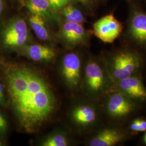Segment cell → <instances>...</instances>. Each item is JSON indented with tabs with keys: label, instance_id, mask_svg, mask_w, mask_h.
<instances>
[{
	"label": "cell",
	"instance_id": "6da1fadb",
	"mask_svg": "<svg viewBox=\"0 0 146 146\" xmlns=\"http://www.w3.org/2000/svg\"><path fill=\"white\" fill-rule=\"evenodd\" d=\"M8 92L20 123L28 133L47 121L55 107V98L46 81L30 68L21 67L8 73Z\"/></svg>",
	"mask_w": 146,
	"mask_h": 146
},
{
	"label": "cell",
	"instance_id": "7a4b0ae2",
	"mask_svg": "<svg viewBox=\"0 0 146 146\" xmlns=\"http://www.w3.org/2000/svg\"><path fill=\"white\" fill-rule=\"evenodd\" d=\"M94 34L102 42L113 43L122 31V25L113 14L104 16L93 26Z\"/></svg>",
	"mask_w": 146,
	"mask_h": 146
},
{
	"label": "cell",
	"instance_id": "3957f363",
	"mask_svg": "<svg viewBox=\"0 0 146 146\" xmlns=\"http://www.w3.org/2000/svg\"><path fill=\"white\" fill-rule=\"evenodd\" d=\"M139 67V61L133 54L123 52L117 55L113 62V72L119 80L132 76Z\"/></svg>",
	"mask_w": 146,
	"mask_h": 146
},
{
	"label": "cell",
	"instance_id": "277c9868",
	"mask_svg": "<svg viewBox=\"0 0 146 146\" xmlns=\"http://www.w3.org/2000/svg\"><path fill=\"white\" fill-rule=\"evenodd\" d=\"M28 29L26 22L18 19L13 22L6 28L3 34V40L6 46L20 47L26 42Z\"/></svg>",
	"mask_w": 146,
	"mask_h": 146
},
{
	"label": "cell",
	"instance_id": "5b68a950",
	"mask_svg": "<svg viewBox=\"0 0 146 146\" xmlns=\"http://www.w3.org/2000/svg\"><path fill=\"white\" fill-rule=\"evenodd\" d=\"M81 62L78 56L74 53L65 55L63 60V76L70 86L78 84L80 78Z\"/></svg>",
	"mask_w": 146,
	"mask_h": 146
},
{
	"label": "cell",
	"instance_id": "8992f818",
	"mask_svg": "<svg viewBox=\"0 0 146 146\" xmlns=\"http://www.w3.org/2000/svg\"><path fill=\"white\" fill-rule=\"evenodd\" d=\"M133 110V104L127 96L122 93H115L109 99L108 110L115 117H121L128 114Z\"/></svg>",
	"mask_w": 146,
	"mask_h": 146
},
{
	"label": "cell",
	"instance_id": "52a82bcc",
	"mask_svg": "<svg viewBox=\"0 0 146 146\" xmlns=\"http://www.w3.org/2000/svg\"><path fill=\"white\" fill-rule=\"evenodd\" d=\"M120 88L127 96L136 99L146 98V89L140 80L136 77L131 76L120 80Z\"/></svg>",
	"mask_w": 146,
	"mask_h": 146
},
{
	"label": "cell",
	"instance_id": "ba28073f",
	"mask_svg": "<svg viewBox=\"0 0 146 146\" xmlns=\"http://www.w3.org/2000/svg\"><path fill=\"white\" fill-rule=\"evenodd\" d=\"M86 78L89 88L93 92L99 91L104 84L102 70L96 63H88L86 68Z\"/></svg>",
	"mask_w": 146,
	"mask_h": 146
},
{
	"label": "cell",
	"instance_id": "9c48e42d",
	"mask_svg": "<svg viewBox=\"0 0 146 146\" xmlns=\"http://www.w3.org/2000/svg\"><path fill=\"white\" fill-rule=\"evenodd\" d=\"M123 135L113 129H105L90 142L91 146H114L122 140Z\"/></svg>",
	"mask_w": 146,
	"mask_h": 146
},
{
	"label": "cell",
	"instance_id": "30bf717a",
	"mask_svg": "<svg viewBox=\"0 0 146 146\" xmlns=\"http://www.w3.org/2000/svg\"><path fill=\"white\" fill-rule=\"evenodd\" d=\"M26 52L28 58L37 62L49 61L55 56L52 48L40 44H33L27 47Z\"/></svg>",
	"mask_w": 146,
	"mask_h": 146
},
{
	"label": "cell",
	"instance_id": "8fae6325",
	"mask_svg": "<svg viewBox=\"0 0 146 146\" xmlns=\"http://www.w3.org/2000/svg\"><path fill=\"white\" fill-rule=\"evenodd\" d=\"M130 31L136 41L146 42V14L137 13L134 15L131 20Z\"/></svg>",
	"mask_w": 146,
	"mask_h": 146
},
{
	"label": "cell",
	"instance_id": "7c38bea8",
	"mask_svg": "<svg viewBox=\"0 0 146 146\" xmlns=\"http://www.w3.org/2000/svg\"><path fill=\"white\" fill-rule=\"evenodd\" d=\"M62 35L68 42L75 44L83 40L85 31L81 23L67 21L63 26Z\"/></svg>",
	"mask_w": 146,
	"mask_h": 146
},
{
	"label": "cell",
	"instance_id": "4fadbf2b",
	"mask_svg": "<svg viewBox=\"0 0 146 146\" xmlns=\"http://www.w3.org/2000/svg\"><path fill=\"white\" fill-rule=\"evenodd\" d=\"M73 116L75 121L80 125H88L96 119L94 109L88 106H79L74 110Z\"/></svg>",
	"mask_w": 146,
	"mask_h": 146
},
{
	"label": "cell",
	"instance_id": "5bb4252c",
	"mask_svg": "<svg viewBox=\"0 0 146 146\" xmlns=\"http://www.w3.org/2000/svg\"><path fill=\"white\" fill-rule=\"evenodd\" d=\"M29 22L33 30L40 40L46 41L48 39L49 33L42 16L32 14L29 19Z\"/></svg>",
	"mask_w": 146,
	"mask_h": 146
},
{
	"label": "cell",
	"instance_id": "9a60e30c",
	"mask_svg": "<svg viewBox=\"0 0 146 146\" xmlns=\"http://www.w3.org/2000/svg\"><path fill=\"white\" fill-rule=\"evenodd\" d=\"M27 7L32 14L47 15L50 8L48 0H27Z\"/></svg>",
	"mask_w": 146,
	"mask_h": 146
},
{
	"label": "cell",
	"instance_id": "2e32d148",
	"mask_svg": "<svg viewBox=\"0 0 146 146\" xmlns=\"http://www.w3.org/2000/svg\"><path fill=\"white\" fill-rule=\"evenodd\" d=\"M62 14L68 22L81 23L84 21V17L81 11L73 5L64 7Z\"/></svg>",
	"mask_w": 146,
	"mask_h": 146
},
{
	"label": "cell",
	"instance_id": "e0dca14e",
	"mask_svg": "<svg viewBox=\"0 0 146 146\" xmlns=\"http://www.w3.org/2000/svg\"><path fill=\"white\" fill-rule=\"evenodd\" d=\"M43 146H66L68 141L66 138L61 134H56L47 138L42 143Z\"/></svg>",
	"mask_w": 146,
	"mask_h": 146
},
{
	"label": "cell",
	"instance_id": "ac0fdd59",
	"mask_svg": "<svg viewBox=\"0 0 146 146\" xmlns=\"http://www.w3.org/2000/svg\"><path fill=\"white\" fill-rule=\"evenodd\" d=\"M50 8L52 9H60L65 7L68 3V0H48Z\"/></svg>",
	"mask_w": 146,
	"mask_h": 146
},
{
	"label": "cell",
	"instance_id": "d6986e66",
	"mask_svg": "<svg viewBox=\"0 0 146 146\" xmlns=\"http://www.w3.org/2000/svg\"><path fill=\"white\" fill-rule=\"evenodd\" d=\"M139 120L140 119H136L132 122L131 123V129L134 131H139Z\"/></svg>",
	"mask_w": 146,
	"mask_h": 146
},
{
	"label": "cell",
	"instance_id": "ffe728a7",
	"mask_svg": "<svg viewBox=\"0 0 146 146\" xmlns=\"http://www.w3.org/2000/svg\"><path fill=\"white\" fill-rule=\"evenodd\" d=\"M5 102V94L3 90V87L2 84L0 83V104H3Z\"/></svg>",
	"mask_w": 146,
	"mask_h": 146
},
{
	"label": "cell",
	"instance_id": "44dd1931",
	"mask_svg": "<svg viewBox=\"0 0 146 146\" xmlns=\"http://www.w3.org/2000/svg\"><path fill=\"white\" fill-rule=\"evenodd\" d=\"M139 131H146V121L144 120H139Z\"/></svg>",
	"mask_w": 146,
	"mask_h": 146
},
{
	"label": "cell",
	"instance_id": "7402d4cb",
	"mask_svg": "<svg viewBox=\"0 0 146 146\" xmlns=\"http://www.w3.org/2000/svg\"><path fill=\"white\" fill-rule=\"evenodd\" d=\"M0 122L1 123V124L3 125L5 127L7 128V121L5 120V118L4 117V116L2 114V113L0 111Z\"/></svg>",
	"mask_w": 146,
	"mask_h": 146
},
{
	"label": "cell",
	"instance_id": "603a6c76",
	"mask_svg": "<svg viewBox=\"0 0 146 146\" xmlns=\"http://www.w3.org/2000/svg\"><path fill=\"white\" fill-rule=\"evenodd\" d=\"M5 129H6V128L2 125L1 124V123L0 122V131H5Z\"/></svg>",
	"mask_w": 146,
	"mask_h": 146
},
{
	"label": "cell",
	"instance_id": "cb8c5ba5",
	"mask_svg": "<svg viewBox=\"0 0 146 146\" xmlns=\"http://www.w3.org/2000/svg\"><path fill=\"white\" fill-rule=\"evenodd\" d=\"M3 9V3H2V1L0 0V13L2 11Z\"/></svg>",
	"mask_w": 146,
	"mask_h": 146
},
{
	"label": "cell",
	"instance_id": "d4e9b609",
	"mask_svg": "<svg viewBox=\"0 0 146 146\" xmlns=\"http://www.w3.org/2000/svg\"><path fill=\"white\" fill-rule=\"evenodd\" d=\"M76 1H79V2H82V3H86L88 0H76Z\"/></svg>",
	"mask_w": 146,
	"mask_h": 146
},
{
	"label": "cell",
	"instance_id": "484cf974",
	"mask_svg": "<svg viewBox=\"0 0 146 146\" xmlns=\"http://www.w3.org/2000/svg\"><path fill=\"white\" fill-rule=\"evenodd\" d=\"M143 140L145 141V142L146 143V131L145 135H144V137H143Z\"/></svg>",
	"mask_w": 146,
	"mask_h": 146
},
{
	"label": "cell",
	"instance_id": "4316f807",
	"mask_svg": "<svg viewBox=\"0 0 146 146\" xmlns=\"http://www.w3.org/2000/svg\"><path fill=\"white\" fill-rule=\"evenodd\" d=\"M2 142L0 141V146H2Z\"/></svg>",
	"mask_w": 146,
	"mask_h": 146
}]
</instances>
